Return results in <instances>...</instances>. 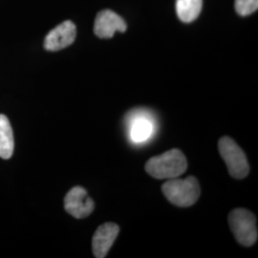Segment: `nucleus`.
I'll list each match as a JSON object with an SVG mask.
<instances>
[{
  "instance_id": "nucleus-9",
  "label": "nucleus",
  "mask_w": 258,
  "mask_h": 258,
  "mask_svg": "<svg viewBox=\"0 0 258 258\" xmlns=\"http://www.w3.org/2000/svg\"><path fill=\"white\" fill-rule=\"evenodd\" d=\"M154 124L147 112L139 111L130 117V138L134 143L146 142L153 134Z\"/></svg>"
},
{
  "instance_id": "nucleus-7",
  "label": "nucleus",
  "mask_w": 258,
  "mask_h": 258,
  "mask_svg": "<svg viewBox=\"0 0 258 258\" xmlns=\"http://www.w3.org/2000/svg\"><path fill=\"white\" fill-rule=\"evenodd\" d=\"M120 232V228L115 223H104L95 231L92 238L93 254L96 258H104Z\"/></svg>"
},
{
  "instance_id": "nucleus-2",
  "label": "nucleus",
  "mask_w": 258,
  "mask_h": 258,
  "mask_svg": "<svg viewBox=\"0 0 258 258\" xmlns=\"http://www.w3.org/2000/svg\"><path fill=\"white\" fill-rule=\"evenodd\" d=\"M166 199L173 205L181 208H187L196 203L200 197L201 188L198 180L194 176L184 179L172 178L162 186Z\"/></svg>"
},
{
  "instance_id": "nucleus-11",
  "label": "nucleus",
  "mask_w": 258,
  "mask_h": 258,
  "mask_svg": "<svg viewBox=\"0 0 258 258\" xmlns=\"http://www.w3.org/2000/svg\"><path fill=\"white\" fill-rule=\"evenodd\" d=\"M203 0H177L176 13L178 18L184 23L192 22L202 11Z\"/></svg>"
},
{
  "instance_id": "nucleus-6",
  "label": "nucleus",
  "mask_w": 258,
  "mask_h": 258,
  "mask_svg": "<svg viewBox=\"0 0 258 258\" xmlns=\"http://www.w3.org/2000/svg\"><path fill=\"white\" fill-rule=\"evenodd\" d=\"M76 36V25L72 21L67 20L50 31L44 40V48L52 52L62 50L74 42Z\"/></svg>"
},
{
  "instance_id": "nucleus-12",
  "label": "nucleus",
  "mask_w": 258,
  "mask_h": 258,
  "mask_svg": "<svg viewBox=\"0 0 258 258\" xmlns=\"http://www.w3.org/2000/svg\"><path fill=\"white\" fill-rule=\"evenodd\" d=\"M234 6L238 15L247 17L258 9V0H235Z\"/></svg>"
},
{
  "instance_id": "nucleus-10",
  "label": "nucleus",
  "mask_w": 258,
  "mask_h": 258,
  "mask_svg": "<svg viewBox=\"0 0 258 258\" xmlns=\"http://www.w3.org/2000/svg\"><path fill=\"white\" fill-rule=\"evenodd\" d=\"M15 140L8 118L0 114V158L10 159L14 153Z\"/></svg>"
},
{
  "instance_id": "nucleus-5",
  "label": "nucleus",
  "mask_w": 258,
  "mask_h": 258,
  "mask_svg": "<svg viewBox=\"0 0 258 258\" xmlns=\"http://www.w3.org/2000/svg\"><path fill=\"white\" fill-rule=\"evenodd\" d=\"M95 208L92 198L88 196L86 189L82 186L71 188L64 198V209L71 216L77 219L88 217Z\"/></svg>"
},
{
  "instance_id": "nucleus-1",
  "label": "nucleus",
  "mask_w": 258,
  "mask_h": 258,
  "mask_svg": "<svg viewBox=\"0 0 258 258\" xmlns=\"http://www.w3.org/2000/svg\"><path fill=\"white\" fill-rule=\"evenodd\" d=\"M186 168V158L181 150L176 148L150 158L146 164V171L159 180L179 177L184 173Z\"/></svg>"
},
{
  "instance_id": "nucleus-4",
  "label": "nucleus",
  "mask_w": 258,
  "mask_h": 258,
  "mask_svg": "<svg viewBox=\"0 0 258 258\" xmlns=\"http://www.w3.org/2000/svg\"><path fill=\"white\" fill-rule=\"evenodd\" d=\"M218 149L231 177L235 179H243L248 176L249 166L247 157L232 139L230 137L220 139Z\"/></svg>"
},
{
  "instance_id": "nucleus-8",
  "label": "nucleus",
  "mask_w": 258,
  "mask_h": 258,
  "mask_svg": "<svg viewBox=\"0 0 258 258\" xmlns=\"http://www.w3.org/2000/svg\"><path fill=\"white\" fill-rule=\"evenodd\" d=\"M125 30V21L110 10H103L100 12L95 20L94 32L97 37L101 38H111L115 33H123Z\"/></svg>"
},
{
  "instance_id": "nucleus-3",
  "label": "nucleus",
  "mask_w": 258,
  "mask_h": 258,
  "mask_svg": "<svg viewBox=\"0 0 258 258\" xmlns=\"http://www.w3.org/2000/svg\"><path fill=\"white\" fill-rule=\"evenodd\" d=\"M229 225L236 241L244 247H250L257 241L256 217L246 209H235L229 214Z\"/></svg>"
}]
</instances>
